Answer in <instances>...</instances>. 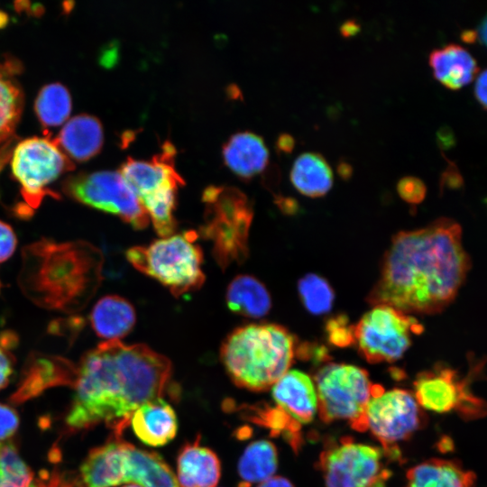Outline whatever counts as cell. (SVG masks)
I'll return each instance as SVG.
<instances>
[{
	"label": "cell",
	"instance_id": "6da1fadb",
	"mask_svg": "<svg viewBox=\"0 0 487 487\" xmlns=\"http://www.w3.org/2000/svg\"><path fill=\"white\" fill-rule=\"evenodd\" d=\"M470 267L460 225L440 217L394 235L366 300L405 314H436L455 299Z\"/></svg>",
	"mask_w": 487,
	"mask_h": 487
},
{
	"label": "cell",
	"instance_id": "7a4b0ae2",
	"mask_svg": "<svg viewBox=\"0 0 487 487\" xmlns=\"http://www.w3.org/2000/svg\"><path fill=\"white\" fill-rule=\"evenodd\" d=\"M170 376V361L149 346L102 342L77 366L66 423L72 430L104 423L118 435L141 405L161 398Z\"/></svg>",
	"mask_w": 487,
	"mask_h": 487
},
{
	"label": "cell",
	"instance_id": "3957f363",
	"mask_svg": "<svg viewBox=\"0 0 487 487\" xmlns=\"http://www.w3.org/2000/svg\"><path fill=\"white\" fill-rule=\"evenodd\" d=\"M102 252L86 241L42 238L22 250L18 285L23 295L49 310L83 309L103 280Z\"/></svg>",
	"mask_w": 487,
	"mask_h": 487
},
{
	"label": "cell",
	"instance_id": "277c9868",
	"mask_svg": "<svg viewBox=\"0 0 487 487\" xmlns=\"http://www.w3.org/2000/svg\"><path fill=\"white\" fill-rule=\"evenodd\" d=\"M296 351V339L284 326L251 324L227 335L220 356L237 386L262 391L272 387L289 371Z\"/></svg>",
	"mask_w": 487,
	"mask_h": 487
},
{
	"label": "cell",
	"instance_id": "5b68a950",
	"mask_svg": "<svg viewBox=\"0 0 487 487\" xmlns=\"http://www.w3.org/2000/svg\"><path fill=\"white\" fill-rule=\"evenodd\" d=\"M204 222L198 234L212 244L213 256L225 269L241 264L248 257L249 230L253 209L240 189L229 186H209L202 194Z\"/></svg>",
	"mask_w": 487,
	"mask_h": 487
},
{
	"label": "cell",
	"instance_id": "8992f818",
	"mask_svg": "<svg viewBox=\"0 0 487 487\" xmlns=\"http://www.w3.org/2000/svg\"><path fill=\"white\" fill-rule=\"evenodd\" d=\"M198 234L188 231L127 250L126 258L139 271L155 279L176 297L199 289L205 281Z\"/></svg>",
	"mask_w": 487,
	"mask_h": 487
},
{
	"label": "cell",
	"instance_id": "52a82bcc",
	"mask_svg": "<svg viewBox=\"0 0 487 487\" xmlns=\"http://www.w3.org/2000/svg\"><path fill=\"white\" fill-rule=\"evenodd\" d=\"M12 172L21 186L23 203L14 211L20 217H29L46 196L60 198L49 186L75 165L49 137H31L14 147L11 155Z\"/></svg>",
	"mask_w": 487,
	"mask_h": 487
},
{
	"label": "cell",
	"instance_id": "ba28073f",
	"mask_svg": "<svg viewBox=\"0 0 487 487\" xmlns=\"http://www.w3.org/2000/svg\"><path fill=\"white\" fill-rule=\"evenodd\" d=\"M315 381L317 410L323 421L345 419L355 430L367 429L365 409L372 384L365 370L330 363L317 372Z\"/></svg>",
	"mask_w": 487,
	"mask_h": 487
},
{
	"label": "cell",
	"instance_id": "9c48e42d",
	"mask_svg": "<svg viewBox=\"0 0 487 487\" xmlns=\"http://www.w3.org/2000/svg\"><path fill=\"white\" fill-rule=\"evenodd\" d=\"M175 154L173 144L165 142L161 152L151 161L128 157L118 170L152 219L163 220L172 216L178 189L185 184L175 169Z\"/></svg>",
	"mask_w": 487,
	"mask_h": 487
},
{
	"label": "cell",
	"instance_id": "30bf717a",
	"mask_svg": "<svg viewBox=\"0 0 487 487\" xmlns=\"http://www.w3.org/2000/svg\"><path fill=\"white\" fill-rule=\"evenodd\" d=\"M62 190L79 203L115 215L134 229L145 228L150 221L119 171L71 174L62 182Z\"/></svg>",
	"mask_w": 487,
	"mask_h": 487
},
{
	"label": "cell",
	"instance_id": "8fae6325",
	"mask_svg": "<svg viewBox=\"0 0 487 487\" xmlns=\"http://www.w3.org/2000/svg\"><path fill=\"white\" fill-rule=\"evenodd\" d=\"M421 325L412 317L386 305L373 306L354 326L359 353L371 363L395 362L411 344Z\"/></svg>",
	"mask_w": 487,
	"mask_h": 487
},
{
	"label": "cell",
	"instance_id": "7c38bea8",
	"mask_svg": "<svg viewBox=\"0 0 487 487\" xmlns=\"http://www.w3.org/2000/svg\"><path fill=\"white\" fill-rule=\"evenodd\" d=\"M367 429L393 455L397 442L408 438L419 426L420 414L415 397L408 391H384L372 384L365 409Z\"/></svg>",
	"mask_w": 487,
	"mask_h": 487
},
{
	"label": "cell",
	"instance_id": "4fadbf2b",
	"mask_svg": "<svg viewBox=\"0 0 487 487\" xmlns=\"http://www.w3.org/2000/svg\"><path fill=\"white\" fill-rule=\"evenodd\" d=\"M380 449L343 438L320 455L326 487H367L380 473Z\"/></svg>",
	"mask_w": 487,
	"mask_h": 487
},
{
	"label": "cell",
	"instance_id": "5bb4252c",
	"mask_svg": "<svg viewBox=\"0 0 487 487\" xmlns=\"http://www.w3.org/2000/svg\"><path fill=\"white\" fill-rule=\"evenodd\" d=\"M414 386L416 401L426 409L443 413L457 409L465 416H479L482 411L483 404L450 368L423 372Z\"/></svg>",
	"mask_w": 487,
	"mask_h": 487
},
{
	"label": "cell",
	"instance_id": "9a60e30c",
	"mask_svg": "<svg viewBox=\"0 0 487 487\" xmlns=\"http://www.w3.org/2000/svg\"><path fill=\"white\" fill-rule=\"evenodd\" d=\"M277 406L299 425L309 423L317 410L315 384L310 377L298 370H289L272 386Z\"/></svg>",
	"mask_w": 487,
	"mask_h": 487
},
{
	"label": "cell",
	"instance_id": "2e32d148",
	"mask_svg": "<svg viewBox=\"0 0 487 487\" xmlns=\"http://www.w3.org/2000/svg\"><path fill=\"white\" fill-rule=\"evenodd\" d=\"M122 482L140 487H179L170 467L156 453L124 443Z\"/></svg>",
	"mask_w": 487,
	"mask_h": 487
},
{
	"label": "cell",
	"instance_id": "e0dca14e",
	"mask_svg": "<svg viewBox=\"0 0 487 487\" xmlns=\"http://www.w3.org/2000/svg\"><path fill=\"white\" fill-rule=\"evenodd\" d=\"M76 376L77 366L71 362L59 356L32 354L14 399L17 401L24 400L58 384L74 385Z\"/></svg>",
	"mask_w": 487,
	"mask_h": 487
},
{
	"label": "cell",
	"instance_id": "ac0fdd59",
	"mask_svg": "<svg viewBox=\"0 0 487 487\" xmlns=\"http://www.w3.org/2000/svg\"><path fill=\"white\" fill-rule=\"evenodd\" d=\"M135 436L150 446H162L171 441L178 430L174 409L158 398L141 405L130 418Z\"/></svg>",
	"mask_w": 487,
	"mask_h": 487
},
{
	"label": "cell",
	"instance_id": "d6986e66",
	"mask_svg": "<svg viewBox=\"0 0 487 487\" xmlns=\"http://www.w3.org/2000/svg\"><path fill=\"white\" fill-rule=\"evenodd\" d=\"M53 141L70 161H86L103 146V126L93 115H78L65 124Z\"/></svg>",
	"mask_w": 487,
	"mask_h": 487
},
{
	"label": "cell",
	"instance_id": "ffe728a7",
	"mask_svg": "<svg viewBox=\"0 0 487 487\" xmlns=\"http://www.w3.org/2000/svg\"><path fill=\"white\" fill-rule=\"evenodd\" d=\"M177 475L179 487H216L221 475L220 460L197 438L179 450Z\"/></svg>",
	"mask_w": 487,
	"mask_h": 487
},
{
	"label": "cell",
	"instance_id": "44dd1931",
	"mask_svg": "<svg viewBox=\"0 0 487 487\" xmlns=\"http://www.w3.org/2000/svg\"><path fill=\"white\" fill-rule=\"evenodd\" d=\"M428 61L434 77L451 89H458L470 83L480 70L473 56L455 42L433 49Z\"/></svg>",
	"mask_w": 487,
	"mask_h": 487
},
{
	"label": "cell",
	"instance_id": "7402d4cb",
	"mask_svg": "<svg viewBox=\"0 0 487 487\" xmlns=\"http://www.w3.org/2000/svg\"><path fill=\"white\" fill-rule=\"evenodd\" d=\"M124 441L116 438L90 451L80 467V487L122 485Z\"/></svg>",
	"mask_w": 487,
	"mask_h": 487
},
{
	"label": "cell",
	"instance_id": "603a6c76",
	"mask_svg": "<svg viewBox=\"0 0 487 487\" xmlns=\"http://www.w3.org/2000/svg\"><path fill=\"white\" fill-rule=\"evenodd\" d=\"M222 154L227 167L243 179L261 172L269 160L262 137L248 131L233 134L224 144Z\"/></svg>",
	"mask_w": 487,
	"mask_h": 487
},
{
	"label": "cell",
	"instance_id": "cb8c5ba5",
	"mask_svg": "<svg viewBox=\"0 0 487 487\" xmlns=\"http://www.w3.org/2000/svg\"><path fill=\"white\" fill-rule=\"evenodd\" d=\"M136 320L133 305L125 299L108 295L101 298L90 314V323L101 338L119 340L133 327Z\"/></svg>",
	"mask_w": 487,
	"mask_h": 487
},
{
	"label": "cell",
	"instance_id": "d4e9b609",
	"mask_svg": "<svg viewBox=\"0 0 487 487\" xmlns=\"http://www.w3.org/2000/svg\"><path fill=\"white\" fill-rule=\"evenodd\" d=\"M19 68L13 60L0 63V145L14 138L23 109V92L16 78Z\"/></svg>",
	"mask_w": 487,
	"mask_h": 487
},
{
	"label": "cell",
	"instance_id": "484cf974",
	"mask_svg": "<svg viewBox=\"0 0 487 487\" xmlns=\"http://www.w3.org/2000/svg\"><path fill=\"white\" fill-rule=\"evenodd\" d=\"M474 480L473 473L456 463L431 459L408 472L406 487H473Z\"/></svg>",
	"mask_w": 487,
	"mask_h": 487
},
{
	"label": "cell",
	"instance_id": "4316f807",
	"mask_svg": "<svg viewBox=\"0 0 487 487\" xmlns=\"http://www.w3.org/2000/svg\"><path fill=\"white\" fill-rule=\"evenodd\" d=\"M290 180L301 194L318 198L326 195L331 188L333 171L321 153L307 152L294 161Z\"/></svg>",
	"mask_w": 487,
	"mask_h": 487
},
{
	"label": "cell",
	"instance_id": "83f0119b",
	"mask_svg": "<svg viewBox=\"0 0 487 487\" xmlns=\"http://www.w3.org/2000/svg\"><path fill=\"white\" fill-rule=\"evenodd\" d=\"M225 298L230 310L246 317H262L271 307L266 287L251 275L235 277L228 285Z\"/></svg>",
	"mask_w": 487,
	"mask_h": 487
},
{
	"label": "cell",
	"instance_id": "f1b7e54d",
	"mask_svg": "<svg viewBox=\"0 0 487 487\" xmlns=\"http://www.w3.org/2000/svg\"><path fill=\"white\" fill-rule=\"evenodd\" d=\"M278 467V453L268 440L252 442L243 452L237 465L241 479L239 487L262 482L274 474Z\"/></svg>",
	"mask_w": 487,
	"mask_h": 487
},
{
	"label": "cell",
	"instance_id": "f546056e",
	"mask_svg": "<svg viewBox=\"0 0 487 487\" xmlns=\"http://www.w3.org/2000/svg\"><path fill=\"white\" fill-rule=\"evenodd\" d=\"M72 108L71 96L65 86L51 83L39 92L34 110L40 123L45 127L58 126L69 116Z\"/></svg>",
	"mask_w": 487,
	"mask_h": 487
},
{
	"label": "cell",
	"instance_id": "4dcf8cb0",
	"mask_svg": "<svg viewBox=\"0 0 487 487\" xmlns=\"http://www.w3.org/2000/svg\"><path fill=\"white\" fill-rule=\"evenodd\" d=\"M250 419L255 423L268 427L272 434L282 435L291 446L297 447L299 445L300 426L291 418L279 406L269 407L267 405L248 409Z\"/></svg>",
	"mask_w": 487,
	"mask_h": 487
},
{
	"label": "cell",
	"instance_id": "1f68e13d",
	"mask_svg": "<svg viewBox=\"0 0 487 487\" xmlns=\"http://www.w3.org/2000/svg\"><path fill=\"white\" fill-rule=\"evenodd\" d=\"M298 289L300 299L308 312L321 315L331 309L335 293L324 278L314 273L307 274L299 280Z\"/></svg>",
	"mask_w": 487,
	"mask_h": 487
},
{
	"label": "cell",
	"instance_id": "d6a6232c",
	"mask_svg": "<svg viewBox=\"0 0 487 487\" xmlns=\"http://www.w3.org/2000/svg\"><path fill=\"white\" fill-rule=\"evenodd\" d=\"M326 328L328 341L335 346L346 347L355 343L354 326L343 315L329 319Z\"/></svg>",
	"mask_w": 487,
	"mask_h": 487
},
{
	"label": "cell",
	"instance_id": "836d02e7",
	"mask_svg": "<svg viewBox=\"0 0 487 487\" xmlns=\"http://www.w3.org/2000/svg\"><path fill=\"white\" fill-rule=\"evenodd\" d=\"M17 344V336L12 332L0 335V390L5 388L14 372V358L11 349Z\"/></svg>",
	"mask_w": 487,
	"mask_h": 487
},
{
	"label": "cell",
	"instance_id": "e575fe53",
	"mask_svg": "<svg viewBox=\"0 0 487 487\" xmlns=\"http://www.w3.org/2000/svg\"><path fill=\"white\" fill-rule=\"evenodd\" d=\"M397 190L402 199L410 204L420 203L427 192L424 181L414 176H405L397 183Z\"/></svg>",
	"mask_w": 487,
	"mask_h": 487
},
{
	"label": "cell",
	"instance_id": "d590c367",
	"mask_svg": "<svg viewBox=\"0 0 487 487\" xmlns=\"http://www.w3.org/2000/svg\"><path fill=\"white\" fill-rule=\"evenodd\" d=\"M19 418L11 407L0 403V441L11 437L17 430Z\"/></svg>",
	"mask_w": 487,
	"mask_h": 487
},
{
	"label": "cell",
	"instance_id": "8d00e7d4",
	"mask_svg": "<svg viewBox=\"0 0 487 487\" xmlns=\"http://www.w3.org/2000/svg\"><path fill=\"white\" fill-rule=\"evenodd\" d=\"M17 238L14 229L0 220V262L8 260L15 251Z\"/></svg>",
	"mask_w": 487,
	"mask_h": 487
},
{
	"label": "cell",
	"instance_id": "74e56055",
	"mask_svg": "<svg viewBox=\"0 0 487 487\" xmlns=\"http://www.w3.org/2000/svg\"><path fill=\"white\" fill-rule=\"evenodd\" d=\"M442 156L447 161V166L440 177V188H457L464 183V179L455 161L449 160L446 154L441 152Z\"/></svg>",
	"mask_w": 487,
	"mask_h": 487
},
{
	"label": "cell",
	"instance_id": "f35d334b",
	"mask_svg": "<svg viewBox=\"0 0 487 487\" xmlns=\"http://www.w3.org/2000/svg\"><path fill=\"white\" fill-rule=\"evenodd\" d=\"M436 141L441 151L448 150L456 144V138L452 128L442 125L436 133Z\"/></svg>",
	"mask_w": 487,
	"mask_h": 487
},
{
	"label": "cell",
	"instance_id": "ab89813d",
	"mask_svg": "<svg viewBox=\"0 0 487 487\" xmlns=\"http://www.w3.org/2000/svg\"><path fill=\"white\" fill-rule=\"evenodd\" d=\"M486 69L479 72L473 87L474 96L483 109L486 108Z\"/></svg>",
	"mask_w": 487,
	"mask_h": 487
},
{
	"label": "cell",
	"instance_id": "60d3db41",
	"mask_svg": "<svg viewBox=\"0 0 487 487\" xmlns=\"http://www.w3.org/2000/svg\"><path fill=\"white\" fill-rule=\"evenodd\" d=\"M360 30L361 24L355 19H347L339 27V31L344 37L354 36Z\"/></svg>",
	"mask_w": 487,
	"mask_h": 487
},
{
	"label": "cell",
	"instance_id": "b9f144b4",
	"mask_svg": "<svg viewBox=\"0 0 487 487\" xmlns=\"http://www.w3.org/2000/svg\"><path fill=\"white\" fill-rule=\"evenodd\" d=\"M12 138L0 147V172L4 169L5 165L7 163L8 160L11 158L13 149L14 147V141Z\"/></svg>",
	"mask_w": 487,
	"mask_h": 487
},
{
	"label": "cell",
	"instance_id": "7bdbcfd3",
	"mask_svg": "<svg viewBox=\"0 0 487 487\" xmlns=\"http://www.w3.org/2000/svg\"><path fill=\"white\" fill-rule=\"evenodd\" d=\"M257 487H294L286 478L281 476H272L270 479L261 482Z\"/></svg>",
	"mask_w": 487,
	"mask_h": 487
},
{
	"label": "cell",
	"instance_id": "ee69618b",
	"mask_svg": "<svg viewBox=\"0 0 487 487\" xmlns=\"http://www.w3.org/2000/svg\"><path fill=\"white\" fill-rule=\"evenodd\" d=\"M294 139L288 133H282L278 139V147L280 151L289 152L294 147Z\"/></svg>",
	"mask_w": 487,
	"mask_h": 487
},
{
	"label": "cell",
	"instance_id": "f6af8a7d",
	"mask_svg": "<svg viewBox=\"0 0 487 487\" xmlns=\"http://www.w3.org/2000/svg\"><path fill=\"white\" fill-rule=\"evenodd\" d=\"M336 171L342 179H348L353 174V166L345 160H340L336 165Z\"/></svg>",
	"mask_w": 487,
	"mask_h": 487
},
{
	"label": "cell",
	"instance_id": "bcb514c9",
	"mask_svg": "<svg viewBox=\"0 0 487 487\" xmlns=\"http://www.w3.org/2000/svg\"><path fill=\"white\" fill-rule=\"evenodd\" d=\"M486 23H487L486 16L484 15L480 21L477 26V30H475L477 33V39L479 40V42L482 45L486 44V29H487Z\"/></svg>",
	"mask_w": 487,
	"mask_h": 487
},
{
	"label": "cell",
	"instance_id": "7dc6e473",
	"mask_svg": "<svg viewBox=\"0 0 487 487\" xmlns=\"http://www.w3.org/2000/svg\"><path fill=\"white\" fill-rule=\"evenodd\" d=\"M390 476L387 470H382L367 487H386V481Z\"/></svg>",
	"mask_w": 487,
	"mask_h": 487
},
{
	"label": "cell",
	"instance_id": "c3c4849f",
	"mask_svg": "<svg viewBox=\"0 0 487 487\" xmlns=\"http://www.w3.org/2000/svg\"><path fill=\"white\" fill-rule=\"evenodd\" d=\"M460 39L465 43H473L477 40L476 31L473 29H464L460 33Z\"/></svg>",
	"mask_w": 487,
	"mask_h": 487
},
{
	"label": "cell",
	"instance_id": "681fc988",
	"mask_svg": "<svg viewBox=\"0 0 487 487\" xmlns=\"http://www.w3.org/2000/svg\"><path fill=\"white\" fill-rule=\"evenodd\" d=\"M6 480L0 467V487H5Z\"/></svg>",
	"mask_w": 487,
	"mask_h": 487
},
{
	"label": "cell",
	"instance_id": "f907efd6",
	"mask_svg": "<svg viewBox=\"0 0 487 487\" xmlns=\"http://www.w3.org/2000/svg\"><path fill=\"white\" fill-rule=\"evenodd\" d=\"M123 487H140L136 484H128V485H124Z\"/></svg>",
	"mask_w": 487,
	"mask_h": 487
},
{
	"label": "cell",
	"instance_id": "816d5d0a",
	"mask_svg": "<svg viewBox=\"0 0 487 487\" xmlns=\"http://www.w3.org/2000/svg\"><path fill=\"white\" fill-rule=\"evenodd\" d=\"M0 289H1V282H0Z\"/></svg>",
	"mask_w": 487,
	"mask_h": 487
}]
</instances>
